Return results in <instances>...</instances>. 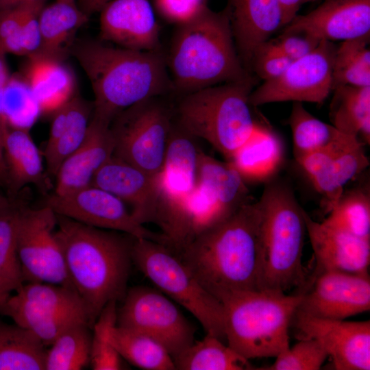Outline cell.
Here are the masks:
<instances>
[{
    "mask_svg": "<svg viewBox=\"0 0 370 370\" xmlns=\"http://www.w3.org/2000/svg\"><path fill=\"white\" fill-rule=\"evenodd\" d=\"M260 222L258 201L252 200L174 253L220 301L260 290Z\"/></svg>",
    "mask_w": 370,
    "mask_h": 370,
    "instance_id": "1",
    "label": "cell"
},
{
    "mask_svg": "<svg viewBox=\"0 0 370 370\" xmlns=\"http://www.w3.org/2000/svg\"><path fill=\"white\" fill-rule=\"evenodd\" d=\"M56 237L71 281L92 326L106 305L127 292L134 237L57 215Z\"/></svg>",
    "mask_w": 370,
    "mask_h": 370,
    "instance_id": "2",
    "label": "cell"
},
{
    "mask_svg": "<svg viewBox=\"0 0 370 370\" xmlns=\"http://www.w3.org/2000/svg\"><path fill=\"white\" fill-rule=\"evenodd\" d=\"M71 53L90 83L92 115L110 123L126 108L173 89L160 50H134L84 40L73 45Z\"/></svg>",
    "mask_w": 370,
    "mask_h": 370,
    "instance_id": "3",
    "label": "cell"
},
{
    "mask_svg": "<svg viewBox=\"0 0 370 370\" xmlns=\"http://www.w3.org/2000/svg\"><path fill=\"white\" fill-rule=\"evenodd\" d=\"M166 62L173 89L185 95L254 76L240 59L225 10L208 7L179 25Z\"/></svg>",
    "mask_w": 370,
    "mask_h": 370,
    "instance_id": "4",
    "label": "cell"
},
{
    "mask_svg": "<svg viewBox=\"0 0 370 370\" xmlns=\"http://www.w3.org/2000/svg\"><path fill=\"white\" fill-rule=\"evenodd\" d=\"M260 289L286 293L306 283L302 254L306 223L304 208L291 186L271 179L259 200Z\"/></svg>",
    "mask_w": 370,
    "mask_h": 370,
    "instance_id": "5",
    "label": "cell"
},
{
    "mask_svg": "<svg viewBox=\"0 0 370 370\" xmlns=\"http://www.w3.org/2000/svg\"><path fill=\"white\" fill-rule=\"evenodd\" d=\"M195 138L173 123L164 164L158 175L160 203L154 224L162 243L177 250L203 229L206 203L198 183V156Z\"/></svg>",
    "mask_w": 370,
    "mask_h": 370,
    "instance_id": "6",
    "label": "cell"
},
{
    "mask_svg": "<svg viewBox=\"0 0 370 370\" xmlns=\"http://www.w3.org/2000/svg\"><path fill=\"white\" fill-rule=\"evenodd\" d=\"M302 293L238 291L221 300L227 345L244 358L277 357L289 347L288 330Z\"/></svg>",
    "mask_w": 370,
    "mask_h": 370,
    "instance_id": "7",
    "label": "cell"
},
{
    "mask_svg": "<svg viewBox=\"0 0 370 370\" xmlns=\"http://www.w3.org/2000/svg\"><path fill=\"white\" fill-rule=\"evenodd\" d=\"M256 79L252 76L186 94L177 108L176 123L208 142L228 161L258 123L249 101Z\"/></svg>",
    "mask_w": 370,
    "mask_h": 370,
    "instance_id": "8",
    "label": "cell"
},
{
    "mask_svg": "<svg viewBox=\"0 0 370 370\" xmlns=\"http://www.w3.org/2000/svg\"><path fill=\"white\" fill-rule=\"evenodd\" d=\"M133 262L159 291L189 311L206 334L225 339L222 303L207 291L168 247L147 238H134Z\"/></svg>",
    "mask_w": 370,
    "mask_h": 370,
    "instance_id": "9",
    "label": "cell"
},
{
    "mask_svg": "<svg viewBox=\"0 0 370 370\" xmlns=\"http://www.w3.org/2000/svg\"><path fill=\"white\" fill-rule=\"evenodd\" d=\"M170 110L157 97L126 108L112 121L113 156L153 177L162 169L170 130Z\"/></svg>",
    "mask_w": 370,
    "mask_h": 370,
    "instance_id": "10",
    "label": "cell"
},
{
    "mask_svg": "<svg viewBox=\"0 0 370 370\" xmlns=\"http://www.w3.org/2000/svg\"><path fill=\"white\" fill-rule=\"evenodd\" d=\"M122 301L117 308V326L150 336L173 358L194 343L195 327L160 291L134 286Z\"/></svg>",
    "mask_w": 370,
    "mask_h": 370,
    "instance_id": "11",
    "label": "cell"
},
{
    "mask_svg": "<svg viewBox=\"0 0 370 370\" xmlns=\"http://www.w3.org/2000/svg\"><path fill=\"white\" fill-rule=\"evenodd\" d=\"M57 214L49 207L20 208L17 252L25 282H43L74 288L56 235Z\"/></svg>",
    "mask_w": 370,
    "mask_h": 370,
    "instance_id": "12",
    "label": "cell"
},
{
    "mask_svg": "<svg viewBox=\"0 0 370 370\" xmlns=\"http://www.w3.org/2000/svg\"><path fill=\"white\" fill-rule=\"evenodd\" d=\"M336 48L334 42L321 40L310 53L292 61L282 75L253 90L249 97L250 105L288 101L322 104L333 90Z\"/></svg>",
    "mask_w": 370,
    "mask_h": 370,
    "instance_id": "13",
    "label": "cell"
},
{
    "mask_svg": "<svg viewBox=\"0 0 370 370\" xmlns=\"http://www.w3.org/2000/svg\"><path fill=\"white\" fill-rule=\"evenodd\" d=\"M43 206L57 215L89 226L123 232L136 238L159 243L162 240L160 233L138 223L119 198L92 184L66 194L53 193L47 197Z\"/></svg>",
    "mask_w": 370,
    "mask_h": 370,
    "instance_id": "14",
    "label": "cell"
},
{
    "mask_svg": "<svg viewBox=\"0 0 370 370\" xmlns=\"http://www.w3.org/2000/svg\"><path fill=\"white\" fill-rule=\"evenodd\" d=\"M293 321L299 339L317 341L337 370L370 369V321L312 317L295 311Z\"/></svg>",
    "mask_w": 370,
    "mask_h": 370,
    "instance_id": "15",
    "label": "cell"
},
{
    "mask_svg": "<svg viewBox=\"0 0 370 370\" xmlns=\"http://www.w3.org/2000/svg\"><path fill=\"white\" fill-rule=\"evenodd\" d=\"M370 310L369 275L325 271L317 273L302 293L297 311L326 319L343 320Z\"/></svg>",
    "mask_w": 370,
    "mask_h": 370,
    "instance_id": "16",
    "label": "cell"
},
{
    "mask_svg": "<svg viewBox=\"0 0 370 370\" xmlns=\"http://www.w3.org/2000/svg\"><path fill=\"white\" fill-rule=\"evenodd\" d=\"M282 32L331 42L369 36L370 0H324L309 13L296 15Z\"/></svg>",
    "mask_w": 370,
    "mask_h": 370,
    "instance_id": "17",
    "label": "cell"
},
{
    "mask_svg": "<svg viewBox=\"0 0 370 370\" xmlns=\"http://www.w3.org/2000/svg\"><path fill=\"white\" fill-rule=\"evenodd\" d=\"M101 38L123 48L160 50V27L149 0H111L100 10Z\"/></svg>",
    "mask_w": 370,
    "mask_h": 370,
    "instance_id": "18",
    "label": "cell"
},
{
    "mask_svg": "<svg viewBox=\"0 0 370 370\" xmlns=\"http://www.w3.org/2000/svg\"><path fill=\"white\" fill-rule=\"evenodd\" d=\"M91 184L128 205L138 223H154L160 203L158 177L112 156L96 173Z\"/></svg>",
    "mask_w": 370,
    "mask_h": 370,
    "instance_id": "19",
    "label": "cell"
},
{
    "mask_svg": "<svg viewBox=\"0 0 370 370\" xmlns=\"http://www.w3.org/2000/svg\"><path fill=\"white\" fill-rule=\"evenodd\" d=\"M303 214L317 273L335 271L369 275L370 241L317 222L304 209Z\"/></svg>",
    "mask_w": 370,
    "mask_h": 370,
    "instance_id": "20",
    "label": "cell"
},
{
    "mask_svg": "<svg viewBox=\"0 0 370 370\" xmlns=\"http://www.w3.org/2000/svg\"><path fill=\"white\" fill-rule=\"evenodd\" d=\"M240 59L251 74L257 49L283 27L279 0H227L224 10Z\"/></svg>",
    "mask_w": 370,
    "mask_h": 370,
    "instance_id": "21",
    "label": "cell"
},
{
    "mask_svg": "<svg viewBox=\"0 0 370 370\" xmlns=\"http://www.w3.org/2000/svg\"><path fill=\"white\" fill-rule=\"evenodd\" d=\"M110 125L92 114L83 142L62 162L56 174L54 193L66 194L91 184L96 173L114 153Z\"/></svg>",
    "mask_w": 370,
    "mask_h": 370,
    "instance_id": "22",
    "label": "cell"
},
{
    "mask_svg": "<svg viewBox=\"0 0 370 370\" xmlns=\"http://www.w3.org/2000/svg\"><path fill=\"white\" fill-rule=\"evenodd\" d=\"M23 73L38 107L53 113L75 95L76 81L62 58L38 52L27 56Z\"/></svg>",
    "mask_w": 370,
    "mask_h": 370,
    "instance_id": "23",
    "label": "cell"
},
{
    "mask_svg": "<svg viewBox=\"0 0 370 370\" xmlns=\"http://www.w3.org/2000/svg\"><path fill=\"white\" fill-rule=\"evenodd\" d=\"M198 183L223 219L252 201L246 182L230 162L217 160L201 150Z\"/></svg>",
    "mask_w": 370,
    "mask_h": 370,
    "instance_id": "24",
    "label": "cell"
},
{
    "mask_svg": "<svg viewBox=\"0 0 370 370\" xmlns=\"http://www.w3.org/2000/svg\"><path fill=\"white\" fill-rule=\"evenodd\" d=\"M8 182L12 195L28 184L47 186L42 156L28 128L8 125L1 132Z\"/></svg>",
    "mask_w": 370,
    "mask_h": 370,
    "instance_id": "25",
    "label": "cell"
},
{
    "mask_svg": "<svg viewBox=\"0 0 370 370\" xmlns=\"http://www.w3.org/2000/svg\"><path fill=\"white\" fill-rule=\"evenodd\" d=\"M284 145L269 125L258 122L249 138L227 161L245 182H268L283 162Z\"/></svg>",
    "mask_w": 370,
    "mask_h": 370,
    "instance_id": "26",
    "label": "cell"
},
{
    "mask_svg": "<svg viewBox=\"0 0 370 370\" xmlns=\"http://www.w3.org/2000/svg\"><path fill=\"white\" fill-rule=\"evenodd\" d=\"M288 123L295 160L315 151L362 142L358 138L346 134L333 125L319 120L310 113L301 102H293Z\"/></svg>",
    "mask_w": 370,
    "mask_h": 370,
    "instance_id": "27",
    "label": "cell"
},
{
    "mask_svg": "<svg viewBox=\"0 0 370 370\" xmlns=\"http://www.w3.org/2000/svg\"><path fill=\"white\" fill-rule=\"evenodd\" d=\"M88 19L76 0H55L44 6L38 16L42 40L39 52L62 58L72 36Z\"/></svg>",
    "mask_w": 370,
    "mask_h": 370,
    "instance_id": "28",
    "label": "cell"
},
{
    "mask_svg": "<svg viewBox=\"0 0 370 370\" xmlns=\"http://www.w3.org/2000/svg\"><path fill=\"white\" fill-rule=\"evenodd\" d=\"M329 116L341 132L370 143V86L339 85L332 90Z\"/></svg>",
    "mask_w": 370,
    "mask_h": 370,
    "instance_id": "29",
    "label": "cell"
},
{
    "mask_svg": "<svg viewBox=\"0 0 370 370\" xmlns=\"http://www.w3.org/2000/svg\"><path fill=\"white\" fill-rule=\"evenodd\" d=\"M46 352L31 331L0 320V370H44Z\"/></svg>",
    "mask_w": 370,
    "mask_h": 370,
    "instance_id": "30",
    "label": "cell"
},
{
    "mask_svg": "<svg viewBox=\"0 0 370 370\" xmlns=\"http://www.w3.org/2000/svg\"><path fill=\"white\" fill-rule=\"evenodd\" d=\"M175 369L180 370H243L252 369L249 360L234 351L217 337L206 334L173 358Z\"/></svg>",
    "mask_w": 370,
    "mask_h": 370,
    "instance_id": "31",
    "label": "cell"
},
{
    "mask_svg": "<svg viewBox=\"0 0 370 370\" xmlns=\"http://www.w3.org/2000/svg\"><path fill=\"white\" fill-rule=\"evenodd\" d=\"M110 339L121 356L135 367L146 370L175 369L168 351L145 334L115 325Z\"/></svg>",
    "mask_w": 370,
    "mask_h": 370,
    "instance_id": "32",
    "label": "cell"
},
{
    "mask_svg": "<svg viewBox=\"0 0 370 370\" xmlns=\"http://www.w3.org/2000/svg\"><path fill=\"white\" fill-rule=\"evenodd\" d=\"M0 314L9 317L14 323L31 331L45 346H50L59 335L74 324L88 323L86 319L77 315L40 313L16 293L8 299Z\"/></svg>",
    "mask_w": 370,
    "mask_h": 370,
    "instance_id": "33",
    "label": "cell"
},
{
    "mask_svg": "<svg viewBox=\"0 0 370 370\" xmlns=\"http://www.w3.org/2000/svg\"><path fill=\"white\" fill-rule=\"evenodd\" d=\"M93 105L75 95L67 103V121L65 128L58 140L45 148L43 156L47 174L55 177L62 162L82 144L87 133Z\"/></svg>",
    "mask_w": 370,
    "mask_h": 370,
    "instance_id": "34",
    "label": "cell"
},
{
    "mask_svg": "<svg viewBox=\"0 0 370 370\" xmlns=\"http://www.w3.org/2000/svg\"><path fill=\"white\" fill-rule=\"evenodd\" d=\"M92 328L81 321L64 331L45 356L46 370H79L90 363Z\"/></svg>",
    "mask_w": 370,
    "mask_h": 370,
    "instance_id": "35",
    "label": "cell"
},
{
    "mask_svg": "<svg viewBox=\"0 0 370 370\" xmlns=\"http://www.w3.org/2000/svg\"><path fill=\"white\" fill-rule=\"evenodd\" d=\"M16 293L41 313L77 315L88 321L84 304L73 288L49 283L27 282Z\"/></svg>",
    "mask_w": 370,
    "mask_h": 370,
    "instance_id": "36",
    "label": "cell"
},
{
    "mask_svg": "<svg viewBox=\"0 0 370 370\" xmlns=\"http://www.w3.org/2000/svg\"><path fill=\"white\" fill-rule=\"evenodd\" d=\"M323 221L327 225L370 241L369 189L358 187L343 192L336 206Z\"/></svg>",
    "mask_w": 370,
    "mask_h": 370,
    "instance_id": "37",
    "label": "cell"
},
{
    "mask_svg": "<svg viewBox=\"0 0 370 370\" xmlns=\"http://www.w3.org/2000/svg\"><path fill=\"white\" fill-rule=\"evenodd\" d=\"M369 36L343 40L336 47L333 88L339 85L370 86Z\"/></svg>",
    "mask_w": 370,
    "mask_h": 370,
    "instance_id": "38",
    "label": "cell"
},
{
    "mask_svg": "<svg viewBox=\"0 0 370 370\" xmlns=\"http://www.w3.org/2000/svg\"><path fill=\"white\" fill-rule=\"evenodd\" d=\"M360 143L315 151L295 160L321 195L323 208L328 212L336 206L344 192L335 173L334 157L338 152Z\"/></svg>",
    "mask_w": 370,
    "mask_h": 370,
    "instance_id": "39",
    "label": "cell"
},
{
    "mask_svg": "<svg viewBox=\"0 0 370 370\" xmlns=\"http://www.w3.org/2000/svg\"><path fill=\"white\" fill-rule=\"evenodd\" d=\"M117 301H111L103 308L92 330L90 365L94 370L126 369L123 358L110 342L112 328L116 325Z\"/></svg>",
    "mask_w": 370,
    "mask_h": 370,
    "instance_id": "40",
    "label": "cell"
},
{
    "mask_svg": "<svg viewBox=\"0 0 370 370\" xmlns=\"http://www.w3.org/2000/svg\"><path fill=\"white\" fill-rule=\"evenodd\" d=\"M20 206L0 212V276L11 283L15 291L23 284L17 252V223Z\"/></svg>",
    "mask_w": 370,
    "mask_h": 370,
    "instance_id": "41",
    "label": "cell"
},
{
    "mask_svg": "<svg viewBox=\"0 0 370 370\" xmlns=\"http://www.w3.org/2000/svg\"><path fill=\"white\" fill-rule=\"evenodd\" d=\"M328 357V353L317 341L302 338L275 357L274 363L262 369L318 370Z\"/></svg>",
    "mask_w": 370,
    "mask_h": 370,
    "instance_id": "42",
    "label": "cell"
},
{
    "mask_svg": "<svg viewBox=\"0 0 370 370\" xmlns=\"http://www.w3.org/2000/svg\"><path fill=\"white\" fill-rule=\"evenodd\" d=\"M292 61L284 56L271 39L261 45L256 51L251 66V73L265 81L282 75Z\"/></svg>",
    "mask_w": 370,
    "mask_h": 370,
    "instance_id": "43",
    "label": "cell"
},
{
    "mask_svg": "<svg viewBox=\"0 0 370 370\" xmlns=\"http://www.w3.org/2000/svg\"><path fill=\"white\" fill-rule=\"evenodd\" d=\"M26 5L0 10V51L23 56L21 27Z\"/></svg>",
    "mask_w": 370,
    "mask_h": 370,
    "instance_id": "44",
    "label": "cell"
},
{
    "mask_svg": "<svg viewBox=\"0 0 370 370\" xmlns=\"http://www.w3.org/2000/svg\"><path fill=\"white\" fill-rule=\"evenodd\" d=\"M361 143L338 152L334 159L336 177L344 186L362 173L369 165V159Z\"/></svg>",
    "mask_w": 370,
    "mask_h": 370,
    "instance_id": "45",
    "label": "cell"
},
{
    "mask_svg": "<svg viewBox=\"0 0 370 370\" xmlns=\"http://www.w3.org/2000/svg\"><path fill=\"white\" fill-rule=\"evenodd\" d=\"M207 0H156L160 13L178 25L186 23L206 8Z\"/></svg>",
    "mask_w": 370,
    "mask_h": 370,
    "instance_id": "46",
    "label": "cell"
},
{
    "mask_svg": "<svg viewBox=\"0 0 370 370\" xmlns=\"http://www.w3.org/2000/svg\"><path fill=\"white\" fill-rule=\"evenodd\" d=\"M281 52L294 61L312 51L321 40L303 33L282 32L276 38L271 39Z\"/></svg>",
    "mask_w": 370,
    "mask_h": 370,
    "instance_id": "47",
    "label": "cell"
},
{
    "mask_svg": "<svg viewBox=\"0 0 370 370\" xmlns=\"http://www.w3.org/2000/svg\"><path fill=\"white\" fill-rule=\"evenodd\" d=\"M44 6L26 5L21 27V42L23 56H31L40 51L41 34L38 16Z\"/></svg>",
    "mask_w": 370,
    "mask_h": 370,
    "instance_id": "48",
    "label": "cell"
},
{
    "mask_svg": "<svg viewBox=\"0 0 370 370\" xmlns=\"http://www.w3.org/2000/svg\"><path fill=\"white\" fill-rule=\"evenodd\" d=\"M5 53L0 51V128L1 130L8 125L3 110L4 95L10 80L7 62L5 58Z\"/></svg>",
    "mask_w": 370,
    "mask_h": 370,
    "instance_id": "49",
    "label": "cell"
},
{
    "mask_svg": "<svg viewBox=\"0 0 370 370\" xmlns=\"http://www.w3.org/2000/svg\"><path fill=\"white\" fill-rule=\"evenodd\" d=\"M282 11L283 27L297 15V12L305 3L317 0H279Z\"/></svg>",
    "mask_w": 370,
    "mask_h": 370,
    "instance_id": "50",
    "label": "cell"
},
{
    "mask_svg": "<svg viewBox=\"0 0 370 370\" xmlns=\"http://www.w3.org/2000/svg\"><path fill=\"white\" fill-rule=\"evenodd\" d=\"M111 0H79L77 3L81 10L89 17L91 14L100 12L103 6Z\"/></svg>",
    "mask_w": 370,
    "mask_h": 370,
    "instance_id": "51",
    "label": "cell"
},
{
    "mask_svg": "<svg viewBox=\"0 0 370 370\" xmlns=\"http://www.w3.org/2000/svg\"><path fill=\"white\" fill-rule=\"evenodd\" d=\"M47 0H0V10L19 5L45 6Z\"/></svg>",
    "mask_w": 370,
    "mask_h": 370,
    "instance_id": "52",
    "label": "cell"
},
{
    "mask_svg": "<svg viewBox=\"0 0 370 370\" xmlns=\"http://www.w3.org/2000/svg\"><path fill=\"white\" fill-rule=\"evenodd\" d=\"M13 291H15L14 286L0 276V310L10 297V293Z\"/></svg>",
    "mask_w": 370,
    "mask_h": 370,
    "instance_id": "53",
    "label": "cell"
},
{
    "mask_svg": "<svg viewBox=\"0 0 370 370\" xmlns=\"http://www.w3.org/2000/svg\"><path fill=\"white\" fill-rule=\"evenodd\" d=\"M7 182L8 174L3 155L2 134L0 128V186L6 187Z\"/></svg>",
    "mask_w": 370,
    "mask_h": 370,
    "instance_id": "54",
    "label": "cell"
},
{
    "mask_svg": "<svg viewBox=\"0 0 370 370\" xmlns=\"http://www.w3.org/2000/svg\"><path fill=\"white\" fill-rule=\"evenodd\" d=\"M14 205L9 198L0 195V212L10 208Z\"/></svg>",
    "mask_w": 370,
    "mask_h": 370,
    "instance_id": "55",
    "label": "cell"
},
{
    "mask_svg": "<svg viewBox=\"0 0 370 370\" xmlns=\"http://www.w3.org/2000/svg\"><path fill=\"white\" fill-rule=\"evenodd\" d=\"M324 1V0H323Z\"/></svg>",
    "mask_w": 370,
    "mask_h": 370,
    "instance_id": "56",
    "label": "cell"
}]
</instances>
